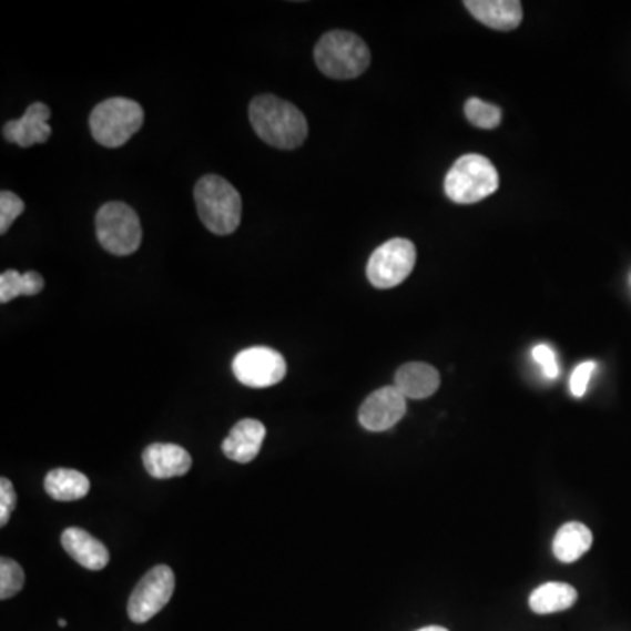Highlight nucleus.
Masks as SVG:
<instances>
[{
	"instance_id": "nucleus-13",
	"label": "nucleus",
	"mask_w": 631,
	"mask_h": 631,
	"mask_svg": "<svg viewBox=\"0 0 631 631\" xmlns=\"http://www.w3.org/2000/svg\"><path fill=\"white\" fill-rule=\"evenodd\" d=\"M144 469L155 479H172L190 472L192 456L177 444H151L143 455Z\"/></svg>"
},
{
	"instance_id": "nucleus-18",
	"label": "nucleus",
	"mask_w": 631,
	"mask_h": 631,
	"mask_svg": "<svg viewBox=\"0 0 631 631\" xmlns=\"http://www.w3.org/2000/svg\"><path fill=\"white\" fill-rule=\"evenodd\" d=\"M44 489L57 502H74L89 495L90 481L80 470L54 469L48 472Z\"/></svg>"
},
{
	"instance_id": "nucleus-20",
	"label": "nucleus",
	"mask_w": 631,
	"mask_h": 631,
	"mask_svg": "<svg viewBox=\"0 0 631 631\" xmlns=\"http://www.w3.org/2000/svg\"><path fill=\"white\" fill-rule=\"evenodd\" d=\"M42 288H44V279L38 272L30 271L20 274L17 271H6L0 276V302L8 304L17 297L38 295Z\"/></svg>"
},
{
	"instance_id": "nucleus-25",
	"label": "nucleus",
	"mask_w": 631,
	"mask_h": 631,
	"mask_svg": "<svg viewBox=\"0 0 631 631\" xmlns=\"http://www.w3.org/2000/svg\"><path fill=\"white\" fill-rule=\"evenodd\" d=\"M594 370H597V364H594V362H584V364L576 367V370L572 373V377H570V391H572L573 397H584Z\"/></svg>"
},
{
	"instance_id": "nucleus-2",
	"label": "nucleus",
	"mask_w": 631,
	"mask_h": 631,
	"mask_svg": "<svg viewBox=\"0 0 631 631\" xmlns=\"http://www.w3.org/2000/svg\"><path fill=\"white\" fill-rule=\"evenodd\" d=\"M195 204L207 231L216 235H231L237 231L243 216V199L222 176L210 174L199 181Z\"/></svg>"
},
{
	"instance_id": "nucleus-23",
	"label": "nucleus",
	"mask_w": 631,
	"mask_h": 631,
	"mask_svg": "<svg viewBox=\"0 0 631 631\" xmlns=\"http://www.w3.org/2000/svg\"><path fill=\"white\" fill-rule=\"evenodd\" d=\"M26 211V204L13 192L0 193V234H6L14 220Z\"/></svg>"
},
{
	"instance_id": "nucleus-8",
	"label": "nucleus",
	"mask_w": 631,
	"mask_h": 631,
	"mask_svg": "<svg viewBox=\"0 0 631 631\" xmlns=\"http://www.w3.org/2000/svg\"><path fill=\"white\" fill-rule=\"evenodd\" d=\"M176 578L167 564L153 567L130 594L129 618L134 623H147L171 602Z\"/></svg>"
},
{
	"instance_id": "nucleus-3",
	"label": "nucleus",
	"mask_w": 631,
	"mask_h": 631,
	"mask_svg": "<svg viewBox=\"0 0 631 631\" xmlns=\"http://www.w3.org/2000/svg\"><path fill=\"white\" fill-rule=\"evenodd\" d=\"M314 60L323 74L332 80H355L370 65V50L364 39L334 30L319 39L314 48Z\"/></svg>"
},
{
	"instance_id": "nucleus-9",
	"label": "nucleus",
	"mask_w": 631,
	"mask_h": 631,
	"mask_svg": "<svg viewBox=\"0 0 631 631\" xmlns=\"http://www.w3.org/2000/svg\"><path fill=\"white\" fill-rule=\"evenodd\" d=\"M238 383L250 388H271L286 376V362L276 349L265 346L247 347L232 362Z\"/></svg>"
},
{
	"instance_id": "nucleus-15",
	"label": "nucleus",
	"mask_w": 631,
	"mask_h": 631,
	"mask_svg": "<svg viewBox=\"0 0 631 631\" xmlns=\"http://www.w3.org/2000/svg\"><path fill=\"white\" fill-rule=\"evenodd\" d=\"M62 546L72 560L78 561L86 570L105 569L109 563V551L101 540L90 536L83 528H68L62 533Z\"/></svg>"
},
{
	"instance_id": "nucleus-24",
	"label": "nucleus",
	"mask_w": 631,
	"mask_h": 631,
	"mask_svg": "<svg viewBox=\"0 0 631 631\" xmlns=\"http://www.w3.org/2000/svg\"><path fill=\"white\" fill-rule=\"evenodd\" d=\"M531 356L542 368L543 376L548 379H557L560 368H558L557 353L552 352V347H549L548 344H539V346L533 347Z\"/></svg>"
},
{
	"instance_id": "nucleus-28",
	"label": "nucleus",
	"mask_w": 631,
	"mask_h": 631,
	"mask_svg": "<svg viewBox=\"0 0 631 631\" xmlns=\"http://www.w3.org/2000/svg\"><path fill=\"white\" fill-rule=\"evenodd\" d=\"M59 624L60 627L65 628L68 627V621H65V619H60Z\"/></svg>"
},
{
	"instance_id": "nucleus-14",
	"label": "nucleus",
	"mask_w": 631,
	"mask_h": 631,
	"mask_svg": "<svg viewBox=\"0 0 631 631\" xmlns=\"http://www.w3.org/2000/svg\"><path fill=\"white\" fill-rule=\"evenodd\" d=\"M265 439V425L258 419L238 421L223 440L222 449L226 458L237 464H250L258 456Z\"/></svg>"
},
{
	"instance_id": "nucleus-26",
	"label": "nucleus",
	"mask_w": 631,
	"mask_h": 631,
	"mask_svg": "<svg viewBox=\"0 0 631 631\" xmlns=\"http://www.w3.org/2000/svg\"><path fill=\"white\" fill-rule=\"evenodd\" d=\"M17 507V493H14L13 482L8 477L0 479V525L6 527L9 518L13 515Z\"/></svg>"
},
{
	"instance_id": "nucleus-21",
	"label": "nucleus",
	"mask_w": 631,
	"mask_h": 631,
	"mask_svg": "<svg viewBox=\"0 0 631 631\" xmlns=\"http://www.w3.org/2000/svg\"><path fill=\"white\" fill-rule=\"evenodd\" d=\"M465 116L477 129L493 130L502 123V109L472 96L465 102Z\"/></svg>"
},
{
	"instance_id": "nucleus-6",
	"label": "nucleus",
	"mask_w": 631,
	"mask_h": 631,
	"mask_svg": "<svg viewBox=\"0 0 631 631\" xmlns=\"http://www.w3.org/2000/svg\"><path fill=\"white\" fill-rule=\"evenodd\" d=\"M96 238L105 252L118 256L138 252L143 228L138 213L123 202H108L95 217Z\"/></svg>"
},
{
	"instance_id": "nucleus-27",
	"label": "nucleus",
	"mask_w": 631,
	"mask_h": 631,
	"mask_svg": "<svg viewBox=\"0 0 631 631\" xmlns=\"http://www.w3.org/2000/svg\"><path fill=\"white\" fill-rule=\"evenodd\" d=\"M418 631H449V630H446V628L442 627H427V628H421V630Z\"/></svg>"
},
{
	"instance_id": "nucleus-17",
	"label": "nucleus",
	"mask_w": 631,
	"mask_h": 631,
	"mask_svg": "<svg viewBox=\"0 0 631 631\" xmlns=\"http://www.w3.org/2000/svg\"><path fill=\"white\" fill-rule=\"evenodd\" d=\"M593 546V533L582 523H567L558 530L552 552L561 563H573L584 557Z\"/></svg>"
},
{
	"instance_id": "nucleus-1",
	"label": "nucleus",
	"mask_w": 631,
	"mask_h": 631,
	"mask_svg": "<svg viewBox=\"0 0 631 631\" xmlns=\"http://www.w3.org/2000/svg\"><path fill=\"white\" fill-rule=\"evenodd\" d=\"M250 120L262 141L277 150H295L307 139V120L297 105L279 96L259 95L250 105Z\"/></svg>"
},
{
	"instance_id": "nucleus-12",
	"label": "nucleus",
	"mask_w": 631,
	"mask_h": 631,
	"mask_svg": "<svg viewBox=\"0 0 631 631\" xmlns=\"http://www.w3.org/2000/svg\"><path fill=\"white\" fill-rule=\"evenodd\" d=\"M465 8L482 26L509 32L523 21V4L519 0H467Z\"/></svg>"
},
{
	"instance_id": "nucleus-10",
	"label": "nucleus",
	"mask_w": 631,
	"mask_h": 631,
	"mask_svg": "<svg viewBox=\"0 0 631 631\" xmlns=\"http://www.w3.org/2000/svg\"><path fill=\"white\" fill-rule=\"evenodd\" d=\"M407 410V398L398 391L397 386H385L368 395L360 407L358 419L368 431H386L394 428Z\"/></svg>"
},
{
	"instance_id": "nucleus-19",
	"label": "nucleus",
	"mask_w": 631,
	"mask_h": 631,
	"mask_svg": "<svg viewBox=\"0 0 631 631\" xmlns=\"http://www.w3.org/2000/svg\"><path fill=\"white\" fill-rule=\"evenodd\" d=\"M578 602V591L567 582H548L530 594V609L536 614L563 612Z\"/></svg>"
},
{
	"instance_id": "nucleus-22",
	"label": "nucleus",
	"mask_w": 631,
	"mask_h": 631,
	"mask_svg": "<svg viewBox=\"0 0 631 631\" xmlns=\"http://www.w3.org/2000/svg\"><path fill=\"white\" fill-rule=\"evenodd\" d=\"M26 584V573L11 558L0 560V600H9L20 593Z\"/></svg>"
},
{
	"instance_id": "nucleus-11",
	"label": "nucleus",
	"mask_w": 631,
	"mask_h": 631,
	"mask_svg": "<svg viewBox=\"0 0 631 631\" xmlns=\"http://www.w3.org/2000/svg\"><path fill=\"white\" fill-rule=\"evenodd\" d=\"M50 116L51 111L47 104L34 102L29 105L20 120L6 123L2 134L8 143L18 144L21 147L47 143L51 135V126L48 123Z\"/></svg>"
},
{
	"instance_id": "nucleus-16",
	"label": "nucleus",
	"mask_w": 631,
	"mask_h": 631,
	"mask_svg": "<svg viewBox=\"0 0 631 631\" xmlns=\"http://www.w3.org/2000/svg\"><path fill=\"white\" fill-rule=\"evenodd\" d=\"M395 386L404 397L423 400V398L431 397L439 389L440 374L431 365L413 362V364L401 365L398 368Z\"/></svg>"
},
{
	"instance_id": "nucleus-7",
	"label": "nucleus",
	"mask_w": 631,
	"mask_h": 631,
	"mask_svg": "<svg viewBox=\"0 0 631 631\" xmlns=\"http://www.w3.org/2000/svg\"><path fill=\"white\" fill-rule=\"evenodd\" d=\"M416 246L407 238H391L377 247L367 264V277L374 288L389 289L401 285L416 267Z\"/></svg>"
},
{
	"instance_id": "nucleus-5",
	"label": "nucleus",
	"mask_w": 631,
	"mask_h": 631,
	"mask_svg": "<svg viewBox=\"0 0 631 631\" xmlns=\"http://www.w3.org/2000/svg\"><path fill=\"white\" fill-rule=\"evenodd\" d=\"M144 123L141 105L123 96L101 102L90 114V130L96 143L105 147H120L138 134Z\"/></svg>"
},
{
	"instance_id": "nucleus-4",
	"label": "nucleus",
	"mask_w": 631,
	"mask_h": 631,
	"mask_svg": "<svg viewBox=\"0 0 631 631\" xmlns=\"http://www.w3.org/2000/svg\"><path fill=\"white\" fill-rule=\"evenodd\" d=\"M500 186V176L486 156L465 155L456 160L444 181L446 195L456 204H477L493 195Z\"/></svg>"
}]
</instances>
